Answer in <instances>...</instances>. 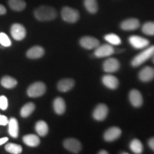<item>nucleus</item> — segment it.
I'll return each instance as SVG.
<instances>
[{"label":"nucleus","instance_id":"f257e3e1","mask_svg":"<svg viewBox=\"0 0 154 154\" xmlns=\"http://www.w3.org/2000/svg\"><path fill=\"white\" fill-rule=\"evenodd\" d=\"M34 17L39 22H49L54 20L57 17L56 9L50 6H40L34 11Z\"/></svg>","mask_w":154,"mask_h":154},{"label":"nucleus","instance_id":"f03ea898","mask_svg":"<svg viewBox=\"0 0 154 154\" xmlns=\"http://www.w3.org/2000/svg\"><path fill=\"white\" fill-rule=\"evenodd\" d=\"M154 54V45L145 48L143 51L138 54L131 60V66L138 67L153 57Z\"/></svg>","mask_w":154,"mask_h":154},{"label":"nucleus","instance_id":"7ed1b4c3","mask_svg":"<svg viewBox=\"0 0 154 154\" xmlns=\"http://www.w3.org/2000/svg\"><path fill=\"white\" fill-rule=\"evenodd\" d=\"M61 18L67 23H76L79 19L80 14L78 10L69 7H63L61 11Z\"/></svg>","mask_w":154,"mask_h":154},{"label":"nucleus","instance_id":"20e7f679","mask_svg":"<svg viewBox=\"0 0 154 154\" xmlns=\"http://www.w3.org/2000/svg\"><path fill=\"white\" fill-rule=\"evenodd\" d=\"M47 91V86L43 82H36L33 83L27 88L28 96L31 98H37L43 96Z\"/></svg>","mask_w":154,"mask_h":154},{"label":"nucleus","instance_id":"39448f33","mask_svg":"<svg viewBox=\"0 0 154 154\" xmlns=\"http://www.w3.org/2000/svg\"><path fill=\"white\" fill-rule=\"evenodd\" d=\"M11 34L14 39L17 41H22L26 37V29L22 24L15 23L11 26Z\"/></svg>","mask_w":154,"mask_h":154},{"label":"nucleus","instance_id":"423d86ee","mask_svg":"<svg viewBox=\"0 0 154 154\" xmlns=\"http://www.w3.org/2000/svg\"><path fill=\"white\" fill-rule=\"evenodd\" d=\"M128 42L131 45L136 49H142L149 47L150 42L147 38L140 36L133 35L128 38Z\"/></svg>","mask_w":154,"mask_h":154},{"label":"nucleus","instance_id":"0eeeda50","mask_svg":"<svg viewBox=\"0 0 154 154\" xmlns=\"http://www.w3.org/2000/svg\"><path fill=\"white\" fill-rule=\"evenodd\" d=\"M63 145L69 151L74 153H78L82 149L81 142L78 139L73 138H69L64 140Z\"/></svg>","mask_w":154,"mask_h":154},{"label":"nucleus","instance_id":"6e6552de","mask_svg":"<svg viewBox=\"0 0 154 154\" xmlns=\"http://www.w3.org/2000/svg\"><path fill=\"white\" fill-rule=\"evenodd\" d=\"M114 49L111 44H103L96 48L94 51V56L97 58L110 57L114 53Z\"/></svg>","mask_w":154,"mask_h":154},{"label":"nucleus","instance_id":"1a4fd4ad","mask_svg":"<svg viewBox=\"0 0 154 154\" xmlns=\"http://www.w3.org/2000/svg\"><path fill=\"white\" fill-rule=\"evenodd\" d=\"M80 45L86 49H95L100 45V42L97 38L93 36H83L79 41Z\"/></svg>","mask_w":154,"mask_h":154},{"label":"nucleus","instance_id":"9d476101","mask_svg":"<svg viewBox=\"0 0 154 154\" xmlns=\"http://www.w3.org/2000/svg\"><path fill=\"white\" fill-rule=\"evenodd\" d=\"M108 113H109V109L107 106L103 103H100V104L96 106L93 111V117L96 121H102L105 120L106 118Z\"/></svg>","mask_w":154,"mask_h":154},{"label":"nucleus","instance_id":"9b49d317","mask_svg":"<svg viewBox=\"0 0 154 154\" xmlns=\"http://www.w3.org/2000/svg\"><path fill=\"white\" fill-rule=\"evenodd\" d=\"M121 64L118 59L115 58H109L103 63V69L107 73H113L120 69Z\"/></svg>","mask_w":154,"mask_h":154},{"label":"nucleus","instance_id":"f8f14e48","mask_svg":"<svg viewBox=\"0 0 154 154\" xmlns=\"http://www.w3.org/2000/svg\"><path fill=\"white\" fill-rule=\"evenodd\" d=\"M121 133L122 131L119 127H111L105 131L104 134H103V138L107 142L114 141L120 137Z\"/></svg>","mask_w":154,"mask_h":154},{"label":"nucleus","instance_id":"ddd939ff","mask_svg":"<svg viewBox=\"0 0 154 154\" xmlns=\"http://www.w3.org/2000/svg\"><path fill=\"white\" fill-rule=\"evenodd\" d=\"M138 78L142 82H149L154 79V68L146 66L140 71Z\"/></svg>","mask_w":154,"mask_h":154},{"label":"nucleus","instance_id":"4468645a","mask_svg":"<svg viewBox=\"0 0 154 154\" xmlns=\"http://www.w3.org/2000/svg\"><path fill=\"white\" fill-rule=\"evenodd\" d=\"M129 101L133 106L138 108L143 104V96L137 89H132L129 93Z\"/></svg>","mask_w":154,"mask_h":154},{"label":"nucleus","instance_id":"2eb2a0df","mask_svg":"<svg viewBox=\"0 0 154 154\" xmlns=\"http://www.w3.org/2000/svg\"><path fill=\"white\" fill-rule=\"evenodd\" d=\"M140 26L139 20L136 18L125 19L121 24V28L124 31H134Z\"/></svg>","mask_w":154,"mask_h":154},{"label":"nucleus","instance_id":"dca6fc26","mask_svg":"<svg viewBox=\"0 0 154 154\" xmlns=\"http://www.w3.org/2000/svg\"><path fill=\"white\" fill-rule=\"evenodd\" d=\"M102 83L106 87L110 89H116L118 88L119 82L116 77L111 74L104 75L102 77Z\"/></svg>","mask_w":154,"mask_h":154},{"label":"nucleus","instance_id":"f3484780","mask_svg":"<svg viewBox=\"0 0 154 154\" xmlns=\"http://www.w3.org/2000/svg\"><path fill=\"white\" fill-rule=\"evenodd\" d=\"M75 85V82L72 79H63L57 84V88L59 91L67 92L72 90Z\"/></svg>","mask_w":154,"mask_h":154},{"label":"nucleus","instance_id":"a211bd4d","mask_svg":"<svg viewBox=\"0 0 154 154\" xmlns=\"http://www.w3.org/2000/svg\"><path fill=\"white\" fill-rule=\"evenodd\" d=\"M44 49L40 46H34L26 51V57L31 59H37L44 55Z\"/></svg>","mask_w":154,"mask_h":154},{"label":"nucleus","instance_id":"6ab92c4d","mask_svg":"<svg viewBox=\"0 0 154 154\" xmlns=\"http://www.w3.org/2000/svg\"><path fill=\"white\" fill-rule=\"evenodd\" d=\"M53 108L55 113L58 115H62L66 111V103L61 97H57L53 102Z\"/></svg>","mask_w":154,"mask_h":154},{"label":"nucleus","instance_id":"aec40b11","mask_svg":"<svg viewBox=\"0 0 154 154\" xmlns=\"http://www.w3.org/2000/svg\"><path fill=\"white\" fill-rule=\"evenodd\" d=\"M8 131L11 137L16 138L19 136V123L14 117H11L8 123Z\"/></svg>","mask_w":154,"mask_h":154},{"label":"nucleus","instance_id":"412c9836","mask_svg":"<svg viewBox=\"0 0 154 154\" xmlns=\"http://www.w3.org/2000/svg\"><path fill=\"white\" fill-rule=\"evenodd\" d=\"M23 142L30 147H36L40 144V139L35 134H26L23 137Z\"/></svg>","mask_w":154,"mask_h":154},{"label":"nucleus","instance_id":"4be33fe9","mask_svg":"<svg viewBox=\"0 0 154 154\" xmlns=\"http://www.w3.org/2000/svg\"><path fill=\"white\" fill-rule=\"evenodd\" d=\"M8 4L9 7L15 11H22L26 7V4L24 0H9Z\"/></svg>","mask_w":154,"mask_h":154},{"label":"nucleus","instance_id":"5701e85b","mask_svg":"<svg viewBox=\"0 0 154 154\" xmlns=\"http://www.w3.org/2000/svg\"><path fill=\"white\" fill-rule=\"evenodd\" d=\"M35 130L38 136H45L49 132V126L45 121H38L36 123Z\"/></svg>","mask_w":154,"mask_h":154},{"label":"nucleus","instance_id":"b1692460","mask_svg":"<svg viewBox=\"0 0 154 154\" xmlns=\"http://www.w3.org/2000/svg\"><path fill=\"white\" fill-rule=\"evenodd\" d=\"M35 104L32 102H29V103L24 104L22 107L20 111V115L23 118H27L34 112L35 110Z\"/></svg>","mask_w":154,"mask_h":154},{"label":"nucleus","instance_id":"393cba45","mask_svg":"<svg viewBox=\"0 0 154 154\" xmlns=\"http://www.w3.org/2000/svg\"><path fill=\"white\" fill-rule=\"evenodd\" d=\"M84 5L90 14H96L99 9L97 0H84Z\"/></svg>","mask_w":154,"mask_h":154},{"label":"nucleus","instance_id":"a878e982","mask_svg":"<svg viewBox=\"0 0 154 154\" xmlns=\"http://www.w3.org/2000/svg\"><path fill=\"white\" fill-rule=\"evenodd\" d=\"M1 84L6 88H13L17 85V81L11 76H5L1 79Z\"/></svg>","mask_w":154,"mask_h":154},{"label":"nucleus","instance_id":"bb28decb","mask_svg":"<svg viewBox=\"0 0 154 154\" xmlns=\"http://www.w3.org/2000/svg\"><path fill=\"white\" fill-rule=\"evenodd\" d=\"M130 149L131 150V151L134 152V153L136 154H140L142 153V152L143 151V146L141 142L140 141V140L138 139H134L131 141L130 145H129Z\"/></svg>","mask_w":154,"mask_h":154},{"label":"nucleus","instance_id":"cd10ccee","mask_svg":"<svg viewBox=\"0 0 154 154\" xmlns=\"http://www.w3.org/2000/svg\"><path fill=\"white\" fill-rule=\"evenodd\" d=\"M5 150L9 153L12 154H19L22 152V146L17 143H7L5 146Z\"/></svg>","mask_w":154,"mask_h":154},{"label":"nucleus","instance_id":"c85d7f7f","mask_svg":"<svg viewBox=\"0 0 154 154\" xmlns=\"http://www.w3.org/2000/svg\"><path fill=\"white\" fill-rule=\"evenodd\" d=\"M105 40L109 44L113 46H118L121 44V39L118 35L115 34H109L105 35Z\"/></svg>","mask_w":154,"mask_h":154},{"label":"nucleus","instance_id":"c756f323","mask_svg":"<svg viewBox=\"0 0 154 154\" xmlns=\"http://www.w3.org/2000/svg\"><path fill=\"white\" fill-rule=\"evenodd\" d=\"M142 32L148 36H154V22H147L142 26Z\"/></svg>","mask_w":154,"mask_h":154},{"label":"nucleus","instance_id":"7c9ffc66","mask_svg":"<svg viewBox=\"0 0 154 154\" xmlns=\"http://www.w3.org/2000/svg\"><path fill=\"white\" fill-rule=\"evenodd\" d=\"M0 44L5 47H9L11 45L10 38H9V36L7 34L3 33V32L0 33Z\"/></svg>","mask_w":154,"mask_h":154},{"label":"nucleus","instance_id":"2f4dec72","mask_svg":"<svg viewBox=\"0 0 154 154\" xmlns=\"http://www.w3.org/2000/svg\"><path fill=\"white\" fill-rule=\"evenodd\" d=\"M8 108V99L5 96H0V109L5 111Z\"/></svg>","mask_w":154,"mask_h":154},{"label":"nucleus","instance_id":"473e14b6","mask_svg":"<svg viewBox=\"0 0 154 154\" xmlns=\"http://www.w3.org/2000/svg\"><path fill=\"white\" fill-rule=\"evenodd\" d=\"M9 119L5 115L0 114V125L1 126H6L8 124Z\"/></svg>","mask_w":154,"mask_h":154},{"label":"nucleus","instance_id":"72a5a7b5","mask_svg":"<svg viewBox=\"0 0 154 154\" xmlns=\"http://www.w3.org/2000/svg\"><path fill=\"white\" fill-rule=\"evenodd\" d=\"M7 13V9L2 5H0V15H5Z\"/></svg>","mask_w":154,"mask_h":154},{"label":"nucleus","instance_id":"f704fd0d","mask_svg":"<svg viewBox=\"0 0 154 154\" xmlns=\"http://www.w3.org/2000/svg\"><path fill=\"white\" fill-rule=\"evenodd\" d=\"M149 146L151 149L154 151V137L150 138L149 140Z\"/></svg>","mask_w":154,"mask_h":154},{"label":"nucleus","instance_id":"c9c22d12","mask_svg":"<svg viewBox=\"0 0 154 154\" xmlns=\"http://www.w3.org/2000/svg\"><path fill=\"white\" fill-rule=\"evenodd\" d=\"M9 138L7 137H3L2 138H0V146L3 145V144H5L7 143V141H8Z\"/></svg>","mask_w":154,"mask_h":154},{"label":"nucleus","instance_id":"e433bc0d","mask_svg":"<svg viewBox=\"0 0 154 154\" xmlns=\"http://www.w3.org/2000/svg\"><path fill=\"white\" fill-rule=\"evenodd\" d=\"M99 154H108V152L106 151H105V150H101V151L99 152Z\"/></svg>","mask_w":154,"mask_h":154},{"label":"nucleus","instance_id":"4c0bfd02","mask_svg":"<svg viewBox=\"0 0 154 154\" xmlns=\"http://www.w3.org/2000/svg\"><path fill=\"white\" fill-rule=\"evenodd\" d=\"M153 63H154V54H153Z\"/></svg>","mask_w":154,"mask_h":154}]
</instances>
